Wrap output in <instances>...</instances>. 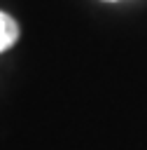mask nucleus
<instances>
[{
	"mask_svg": "<svg viewBox=\"0 0 147 150\" xmlns=\"http://www.w3.org/2000/svg\"><path fill=\"white\" fill-rule=\"evenodd\" d=\"M16 40H19V26H16V21L9 14L0 12V54L5 49H9Z\"/></svg>",
	"mask_w": 147,
	"mask_h": 150,
	"instance_id": "f257e3e1",
	"label": "nucleus"
}]
</instances>
